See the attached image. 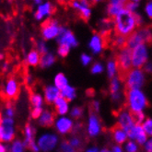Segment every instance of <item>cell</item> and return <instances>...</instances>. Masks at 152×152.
<instances>
[{
    "instance_id": "32",
    "label": "cell",
    "mask_w": 152,
    "mask_h": 152,
    "mask_svg": "<svg viewBox=\"0 0 152 152\" xmlns=\"http://www.w3.org/2000/svg\"><path fill=\"white\" fill-rule=\"evenodd\" d=\"M53 84L56 87H57L59 89H61L62 88H64L65 86L69 84V81H68V78L66 76V74H64L63 72H59V73L56 74V76L53 77Z\"/></svg>"
},
{
    "instance_id": "47",
    "label": "cell",
    "mask_w": 152,
    "mask_h": 152,
    "mask_svg": "<svg viewBox=\"0 0 152 152\" xmlns=\"http://www.w3.org/2000/svg\"><path fill=\"white\" fill-rule=\"evenodd\" d=\"M143 148H144V150L147 152H152V137H148L147 141L143 145Z\"/></svg>"
},
{
    "instance_id": "4",
    "label": "cell",
    "mask_w": 152,
    "mask_h": 152,
    "mask_svg": "<svg viewBox=\"0 0 152 152\" xmlns=\"http://www.w3.org/2000/svg\"><path fill=\"white\" fill-rule=\"evenodd\" d=\"M60 142V137L56 132H43L36 138V143L40 148V151L51 152L58 148Z\"/></svg>"
},
{
    "instance_id": "29",
    "label": "cell",
    "mask_w": 152,
    "mask_h": 152,
    "mask_svg": "<svg viewBox=\"0 0 152 152\" xmlns=\"http://www.w3.org/2000/svg\"><path fill=\"white\" fill-rule=\"evenodd\" d=\"M104 71L107 74V77H108L110 79L118 76L119 74V69H118V65L117 62L114 59H110L105 65V69Z\"/></svg>"
},
{
    "instance_id": "39",
    "label": "cell",
    "mask_w": 152,
    "mask_h": 152,
    "mask_svg": "<svg viewBox=\"0 0 152 152\" xmlns=\"http://www.w3.org/2000/svg\"><path fill=\"white\" fill-rule=\"evenodd\" d=\"M58 148L62 152H74V151H76L73 148V147L70 145V143H69L68 140L60 141L59 142V145H58Z\"/></svg>"
},
{
    "instance_id": "19",
    "label": "cell",
    "mask_w": 152,
    "mask_h": 152,
    "mask_svg": "<svg viewBox=\"0 0 152 152\" xmlns=\"http://www.w3.org/2000/svg\"><path fill=\"white\" fill-rule=\"evenodd\" d=\"M3 91L7 99H14L20 92V83L15 77H10L6 80Z\"/></svg>"
},
{
    "instance_id": "14",
    "label": "cell",
    "mask_w": 152,
    "mask_h": 152,
    "mask_svg": "<svg viewBox=\"0 0 152 152\" xmlns=\"http://www.w3.org/2000/svg\"><path fill=\"white\" fill-rule=\"evenodd\" d=\"M88 48L92 55L99 56L104 50V39L102 34L93 33L88 41Z\"/></svg>"
},
{
    "instance_id": "54",
    "label": "cell",
    "mask_w": 152,
    "mask_h": 152,
    "mask_svg": "<svg viewBox=\"0 0 152 152\" xmlns=\"http://www.w3.org/2000/svg\"><path fill=\"white\" fill-rule=\"evenodd\" d=\"M8 151V146L6 143L0 141V152H7Z\"/></svg>"
},
{
    "instance_id": "40",
    "label": "cell",
    "mask_w": 152,
    "mask_h": 152,
    "mask_svg": "<svg viewBox=\"0 0 152 152\" xmlns=\"http://www.w3.org/2000/svg\"><path fill=\"white\" fill-rule=\"evenodd\" d=\"M36 50L41 53V55H42V53H45L48 51H50L49 50V46H48L46 41H44L43 39L39 40L36 42Z\"/></svg>"
},
{
    "instance_id": "21",
    "label": "cell",
    "mask_w": 152,
    "mask_h": 152,
    "mask_svg": "<svg viewBox=\"0 0 152 152\" xmlns=\"http://www.w3.org/2000/svg\"><path fill=\"white\" fill-rule=\"evenodd\" d=\"M55 113H53V111L49 109H43L41 114L38 116V118L36 119L38 126L43 128H49L53 126V121H55Z\"/></svg>"
},
{
    "instance_id": "60",
    "label": "cell",
    "mask_w": 152,
    "mask_h": 152,
    "mask_svg": "<svg viewBox=\"0 0 152 152\" xmlns=\"http://www.w3.org/2000/svg\"><path fill=\"white\" fill-rule=\"evenodd\" d=\"M56 1L58 3H65L66 1H67V0H56Z\"/></svg>"
},
{
    "instance_id": "22",
    "label": "cell",
    "mask_w": 152,
    "mask_h": 152,
    "mask_svg": "<svg viewBox=\"0 0 152 152\" xmlns=\"http://www.w3.org/2000/svg\"><path fill=\"white\" fill-rule=\"evenodd\" d=\"M55 107V112L57 115H67L70 111V102L63 97H59L53 103Z\"/></svg>"
},
{
    "instance_id": "41",
    "label": "cell",
    "mask_w": 152,
    "mask_h": 152,
    "mask_svg": "<svg viewBox=\"0 0 152 152\" xmlns=\"http://www.w3.org/2000/svg\"><path fill=\"white\" fill-rule=\"evenodd\" d=\"M113 43H114V45L116 47H118L119 49L123 48L126 46V37H124L120 34H116V36L114 37V40H113Z\"/></svg>"
},
{
    "instance_id": "16",
    "label": "cell",
    "mask_w": 152,
    "mask_h": 152,
    "mask_svg": "<svg viewBox=\"0 0 152 152\" xmlns=\"http://www.w3.org/2000/svg\"><path fill=\"white\" fill-rule=\"evenodd\" d=\"M110 85H109V91H110V97L113 102L118 103L121 102L123 98L122 92V78L118 76H116L110 79Z\"/></svg>"
},
{
    "instance_id": "6",
    "label": "cell",
    "mask_w": 152,
    "mask_h": 152,
    "mask_svg": "<svg viewBox=\"0 0 152 152\" xmlns=\"http://www.w3.org/2000/svg\"><path fill=\"white\" fill-rule=\"evenodd\" d=\"M15 137V119L13 117H7L3 115L0 118V141L6 144H10Z\"/></svg>"
},
{
    "instance_id": "8",
    "label": "cell",
    "mask_w": 152,
    "mask_h": 152,
    "mask_svg": "<svg viewBox=\"0 0 152 152\" xmlns=\"http://www.w3.org/2000/svg\"><path fill=\"white\" fill-rule=\"evenodd\" d=\"M148 43H141L132 49V67L142 68L148 61Z\"/></svg>"
},
{
    "instance_id": "53",
    "label": "cell",
    "mask_w": 152,
    "mask_h": 152,
    "mask_svg": "<svg viewBox=\"0 0 152 152\" xmlns=\"http://www.w3.org/2000/svg\"><path fill=\"white\" fill-rule=\"evenodd\" d=\"M10 65L8 64L7 62H4V63L1 65V70L3 71V72L7 73L10 71Z\"/></svg>"
},
{
    "instance_id": "57",
    "label": "cell",
    "mask_w": 152,
    "mask_h": 152,
    "mask_svg": "<svg viewBox=\"0 0 152 152\" xmlns=\"http://www.w3.org/2000/svg\"><path fill=\"white\" fill-rule=\"evenodd\" d=\"M43 1H44V0H32V2H33L35 5H36V6L39 5V4H41V3L43 2Z\"/></svg>"
},
{
    "instance_id": "58",
    "label": "cell",
    "mask_w": 152,
    "mask_h": 152,
    "mask_svg": "<svg viewBox=\"0 0 152 152\" xmlns=\"http://www.w3.org/2000/svg\"><path fill=\"white\" fill-rule=\"evenodd\" d=\"M89 2L91 3H94V4H97V3H101V2H102L103 0H88Z\"/></svg>"
},
{
    "instance_id": "31",
    "label": "cell",
    "mask_w": 152,
    "mask_h": 152,
    "mask_svg": "<svg viewBox=\"0 0 152 152\" xmlns=\"http://www.w3.org/2000/svg\"><path fill=\"white\" fill-rule=\"evenodd\" d=\"M124 5L109 2V4L106 7V14L108 15V17L113 19V18L117 15L122 10H124Z\"/></svg>"
},
{
    "instance_id": "34",
    "label": "cell",
    "mask_w": 152,
    "mask_h": 152,
    "mask_svg": "<svg viewBox=\"0 0 152 152\" xmlns=\"http://www.w3.org/2000/svg\"><path fill=\"white\" fill-rule=\"evenodd\" d=\"M123 146H124L123 147L124 151H126V152H137V151H139V145L135 140L127 139Z\"/></svg>"
},
{
    "instance_id": "33",
    "label": "cell",
    "mask_w": 152,
    "mask_h": 152,
    "mask_svg": "<svg viewBox=\"0 0 152 152\" xmlns=\"http://www.w3.org/2000/svg\"><path fill=\"white\" fill-rule=\"evenodd\" d=\"M68 115L71 118H73L74 120H79L83 117L84 115V109L81 106H73L72 108H70Z\"/></svg>"
},
{
    "instance_id": "27",
    "label": "cell",
    "mask_w": 152,
    "mask_h": 152,
    "mask_svg": "<svg viewBox=\"0 0 152 152\" xmlns=\"http://www.w3.org/2000/svg\"><path fill=\"white\" fill-rule=\"evenodd\" d=\"M40 60H41V53L36 49L31 50L30 52L27 53V55L25 56L24 58L26 65L32 67L38 66L40 65Z\"/></svg>"
},
{
    "instance_id": "42",
    "label": "cell",
    "mask_w": 152,
    "mask_h": 152,
    "mask_svg": "<svg viewBox=\"0 0 152 152\" xmlns=\"http://www.w3.org/2000/svg\"><path fill=\"white\" fill-rule=\"evenodd\" d=\"M141 124L148 137H152V118H146Z\"/></svg>"
},
{
    "instance_id": "50",
    "label": "cell",
    "mask_w": 152,
    "mask_h": 152,
    "mask_svg": "<svg viewBox=\"0 0 152 152\" xmlns=\"http://www.w3.org/2000/svg\"><path fill=\"white\" fill-rule=\"evenodd\" d=\"M111 151L113 152H123L124 151V148L122 145H119V144H115L112 146V148L110 149Z\"/></svg>"
},
{
    "instance_id": "18",
    "label": "cell",
    "mask_w": 152,
    "mask_h": 152,
    "mask_svg": "<svg viewBox=\"0 0 152 152\" xmlns=\"http://www.w3.org/2000/svg\"><path fill=\"white\" fill-rule=\"evenodd\" d=\"M136 124L133 113L127 110H122L117 114V126L124 129L126 132Z\"/></svg>"
},
{
    "instance_id": "49",
    "label": "cell",
    "mask_w": 152,
    "mask_h": 152,
    "mask_svg": "<svg viewBox=\"0 0 152 152\" xmlns=\"http://www.w3.org/2000/svg\"><path fill=\"white\" fill-rule=\"evenodd\" d=\"M142 68L146 72V74H152V62L148 61Z\"/></svg>"
},
{
    "instance_id": "12",
    "label": "cell",
    "mask_w": 152,
    "mask_h": 152,
    "mask_svg": "<svg viewBox=\"0 0 152 152\" xmlns=\"http://www.w3.org/2000/svg\"><path fill=\"white\" fill-rule=\"evenodd\" d=\"M56 42L58 44H64V45H66L71 49L78 46V40L76 34L72 31H70L67 28H65L63 26H62V29L58 37L56 38Z\"/></svg>"
},
{
    "instance_id": "3",
    "label": "cell",
    "mask_w": 152,
    "mask_h": 152,
    "mask_svg": "<svg viewBox=\"0 0 152 152\" xmlns=\"http://www.w3.org/2000/svg\"><path fill=\"white\" fill-rule=\"evenodd\" d=\"M126 89L142 88L146 83V72L143 68L132 67L123 77Z\"/></svg>"
},
{
    "instance_id": "43",
    "label": "cell",
    "mask_w": 152,
    "mask_h": 152,
    "mask_svg": "<svg viewBox=\"0 0 152 152\" xmlns=\"http://www.w3.org/2000/svg\"><path fill=\"white\" fill-rule=\"evenodd\" d=\"M138 7H139V4L137 2L130 1V0H127V1L126 2V4H124V8L129 10L130 12H133V13L137 12Z\"/></svg>"
},
{
    "instance_id": "59",
    "label": "cell",
    "mask_w": 152,
    "mask_h": 152,
    "mask_svg": "<svg viewBox=\"0 0 152 152\" xmlns=\"http://www.w3.org/2000/svg\"><path fill=\"white\" fill-rule=\"evenodd\" d=\"M5 59V55L3 53H0V62H2Z\"/></svg>"
},
{
    "instance_id": "10",
    "label": "cell",
    "mask_w": 152,
    "mask_h": 152,
    "mask_svg": "<svg viewBox=\"0 0 152 152\" xmlns=\"http://www.w3.org/2000/svg\"><path fill=\"white\" fill-rule=\"evenodd\" d=\"M102 132V123L97 113L92 112L88 114L86 123V133L89 138H96Z\"/></svg>"
},
{
    "instance_id": "17",
    "label": "cell",
    "mask_w": 152,
    "mask_h": 152,
    "mask_svg": "<svg viewBox=\"0 0 152 152\" xmlns=\"http://www.w3.org/2000/svg\"><path fill=\"white\" fill-rule=\"evenodd\" d=\"M71 6L77 10L82 19L88 20L92 15V8H91V3L88 0H73Z\"/></svg>"
},
{
    "instance_id": "38",
    "label": "cell",
    "mask_w": 152,
    "mask_h": 152,
    "mask_svg": "<svg viewBox=\"0 0 152 152\" xmlns=\"http://www.w3.org/2000/svg\"><path fill=\"white\" fill-rule=\"evenodd\" d=\"M71 51V48L66 46V45H64V44H58V47L56 49V53L57 56L61 58H65L66 57L69 53Z\"/></svg>"
},
{
    "instance_id": "13",
    "label": "cell",
    "mask_w": 152,
    "mask_h": 152,
    "mask_svg": "<svg viewBox=\"0 0 152 152\" xmlns=\"http://www.w3.org/2000/svg\"><path fill=\"white\" fill-rule=\"evenodd\" d=\"M53 10H55V7L51 1H48V0L43 1L41 4L37 5L36 10L33 13L34 19L37 21L45 20L52 16Z\"/></svg>"
},
{
    "instance_id": "23",
    "label": "cell",
    "mask_w": 152,
    "mask_h": 152,
    "mask_svg": "<svg viewBox=\"0 0 152 152\" xmlns=\"http://www.w3.org/2000/svg\"><path fill=\"white\" fill-rule=\"evenodd\" d=\"M23 140L27 148L34 142H36V128L30 123L27 124L23 128Z\"/></svg>"
},
{
    "instance_id": "26",
    "label": "cell",
    "mask_w": 152,
    "mask_h": 152,
    "mask_svg": "<svg viewBox=\"0 0 152 152\" xmlns=\"http://www.w3.org/2000/svg\"><path fill=\"white\" fill-rule=\"evenodd\" d=\"M60 96L65 98L69 102H72L77 99V91L74 86L67 84L66 86H65L64 88H62L60 89Z\"/></svg>"
},
{
    "instance_id": "1",
    "label": "cell",
    "mask_w": 152,
    "mask_h": 152,
    "mask_svg": "<svg viewBox=\"0 0 152 152\" xmlns=\"http://www.w3.org/2000/svg\"><path fill=\"white\" fill-rule=\"evenodd\" d=\"M113 25L116 34L127 37L137 28L135 13L124 8L113 19Z\"/></svg>"
},
{
    "instance_id": "9",
    "label": "cell",
    "mask_w": 152,
    "mask_h": 152,
    "mask_svg": "<svg viewBox=\"0 0 152 152\" xmlns=\"http://www.w3.org/2000/svg\"><path fill=\"white\" fill-rule=\"evenodd\" d=\"M115 60L118 65L119 73L123 74V76L120 77L123 79L126 73L132 68V49L127 46L120 48Z\"/></svg>"
},
{
    "instance_id": "56",
    "label": "cell",
    "mask_w": 152,
    "mask_h": 152,
    "mask_svg": "<svg viewBox=\"0 0 152 152\" xmlns=\"http://www.w3.org/2000/svg\"><path fill=\"white\" fill-rule=\"evenodd\" d=\"M26 82L28 83L29 85L30 84H31L32 82H33V77H32V76L31 75H27V77H26Z\"/></svg>"
},
{
    "instance_id": "15",
    "label": "cell",
    "mask_w": 152,
    "mask_h": 152,
    "mask_svg": "<svg viewBox=\"0 0 152 152\" xmlns=\"http://www.w3.org/2000/svg\"><path fill=\"white\" fill-rule=\"evenodd\" d=\"M128 139L135 140L139 146H143L148 139V135L143 128L141 124H135L134 126L127 131Z\"/></svg>"
},
{
    "instance_id": "35",
    "label": "cell",
    "mask_w": 152,
    "mask_h": 152,
    "mask_svg": "<svg viewBox=\"0 0 152 152\" xmlns=\"http://www.w3.org/2000/svg\"><path fill=\"white\" fill-rule=\"evenodd\" d=\"M89 66H91V73L92 75H101L104 72L105 69V66L99 61L92 62Z\"/></svg>"
},
{
    "instance_id": "37",
    "label": "cell",
    "mask_w": 152,
    "mask_h": 152,
    "mask_svg": "<svg viewBox=\"0 0 152 152\" xmlns=\"http://www.w3.org/2000/svg\"><path fill=\"white\" fill-rule=\"evenodd\" d=\"M79 62L83 66H89L93 62V56L88 53H82L79 56Z\"/></svg>"
},
{
    "instance_id": "5",
    "label": "cell",
    "mask_w": 152,
    "mask_h": 152,
    "mask_svg": "<svg viewBox=\"0 0 152 152\" xmlns=\"http://www.w3.org/2000/svg\"><path fill=\"white\" fill-rule=\"evenodd\" d=\"M152 42V29L150 28H141L133 31L129 36L126 37V44L130 49H133L141 43H149Z\"/></svg>"
},
{
    "instance_id": "25",
    "label": "cell",
    "mask_w": 152,
    "mask_h": 152,
    "mask_svg": "<svg viewBox=\"0 0 152 152\" xmlns=\"http://www.w3.org/2000/svg\"><path fill=\"white\" fill-rule=\"evenodd\" d=\"M112 137H113V140L114 141V143L119 145H124L126 141L128 139V136H127V132L121 128L120 126H116L113 131H112Z\"/></svg>"
},
{
    "instance_id": "2",
    "label": "cell",
    "mask_w": 152,
    "mask_h": 152,
    "mask_svg": "<svg viewBox=\"0 0 152 152\" xmlns=\"http://www.w3.org/2000/svg\"><path fill=\"white\" fill-rule=\"evenodd\" d=\"M126 102L127 109L133 113L144 112L148 102L145 92L141 88H132L126 91Z\"/></svg>"
},
{
    "instance_id": "61",
    "label": "cell",
    "mask_w": 152,
    "mask_h": 152,
    "mask_svg": "<svg viewBox=\"0 0 152 152\" xmlns=\"http://www.w3.org/2000/svg\"><path fill=\"white\" fill-rule=\"evenodd\" d=\"M130 1H135V2H137V3H139L141 0H130Z\"/></svg>"
},
{
    "instance_id": "30",
    "label": "cell",
    "mask_w": 152,
    "mask_h": 152,
    "mask_svg": "<svg viewBox=\"0 0 152 152\" xmlns=\"http://www.w3.org/2000/svg\"><path fill=\"white\" fill-rule=\"evenodd\" d=\"M8 145V151L10 152H24L27 149L24 140L20 138H14Z\"/></svg>"
},
{
    "instance_id": "24",
    "label": "cell",
    "mask_w": 152,
    "mask_h": 152,
    "mask_svg": "<svg viewBox=\"0 0 152 152\" xmlns=\"http://www.w3.org/2000/svg\"><path fill=\"white\" fill-rule=\"evenodd\" d=\"M57 61V57L55 53L51 51H48L45 53L41 55V60H40V66L43 69H47L56 65Z\"/></svg>"
},
{
    "instance_id": "36",
    "label": "cell",
    "mask_w": 152,
    "mask_h": 152,
    "mask_svg": "<svg viewBox=\"0 0 152 152\" xmlns=\"http://www.w3.org/2000/svg\"><path fill=\"white\" fill-rule=\"evenodd\" d=\"M70 143V145L73 147V148L75 150H79V149H81L82 147H83V140L82 138L78 137L77 135H74L72 136L71 137H69L67 139Z\"/></svg>"
},
{
    "instance_id": "51",
    "label": "cell",
    "mask_w": 152,
    "mask_h": 152,
    "mask_svg": "<svg viewBox=\"0 0 152 152\" xmlns=\"http://www.w3.org/2000/svg\"><path fill=\"white\" fill-rule=\"evenodd\" d=\"M85 150H86L87 152H100V151H101V148H100L99 147H98V146L92 145V146L88 147Z\"/></svg>"
},
{
    "instance_id": "11",
    "label": "cell",
    "mask_w": 152,
    "mask_h": 152,
    "mask_svg": "<svg viewBox=\"0 0 152 152\" xmlns=\"http://www.w3.org/2000/svg\"><path fill=\"white\" fill-rule=\"evenodd\" d=\"M62 26L58 23L56 20H50L47 22H45L41 30V35L42 39L44 41L49 42L56 40L58 35L61 31Z\"/></svg>"
},
{
    "instance_id": "55",
    "label": "cell",
    "mask_w": 152,
    "mask_h": 152,
    "mask_svg": "<svg viewBox=\"0 0 152 152\" xmlns=\"http://www.w3.org/2000/svg\"><path fill=\"white\" fill-rule=\"evenodd\" d=\"M126 1H127V0H109V2H111V3L122 4V5H124Z\"/></svg>"
},
{
    "instance_id": "20",
    "label": "cell",
    "mask_w": 152,
    "mask_h": 152,
    "mask_svg": "<svg viewBox=\"0 0 152 152\" xmlns=\"http://www.w3.org/2000/svg\"><path fill=\"white\" fill-rule=\"evenodd\" d=\"M42 96L44 102L47 104H53L60 97V89L53 84H49L44 87Z\"/></svg>"
},
{
    "instance_id": "48",
    "label": "cell",
    "mask_w": 152,
    "mask_h": 152,
    "mask_svg": "<svg viewBox=\"0 0 152 152\" xmlns=\"http://www.w3.org/2000/svg\"><path fill=\"white\" fill-rule=\"evenodd\" d=\"M91 107H92V111L95 112V113H99L100 110H101V102L99 101H93L92 103H91Z\"/></svg>"
},
{
    "instance_id": "44",
    "label": "cell",
    "mask_w": 152,
    "mask_h": 152,
    "mask_svg": "<svg viewBox=\"0 0 152 152\" xmlns=\"http://www.w3.org/2000/svg\"><path fill=\"white\" fill-rule=\"evenodd\" d=\"M15 114H16V111L15 108L12 105H7L4 109L3 112V115L7 116V117H15Z\"/></svg>"
},
{
    "instance_id": "7",
    "label": "cell",
    "mask_w": 152,
    "mask_h": 152,
    "mask_svg": "<svg viewBox=\"0 0 152 152\" xmlns=\"http://www.w3.org/2000/svg\"><path fill=\"white\" fill-rule=\"evenodd\" d=\"M75 120L67 115H57L55 118L53 126L59 136H67L73 132Z\"/></svg>"
},
{
    "instance_id": "46",
    "label": "cell",
    "mask_w": 152,
    "mask_h": 152,
    "mask_svg": "<svg viewBox=\"0 0 152 152\" xmlns=\"http://www.w3.org/2000/svg\"><path fill=\"white\" fill-rule=\"evenodd\" d=\"M144 12H145L147 18H148L149 20H152V0H148L147 2L145 8H144Z\"/></svg>"
},
{
    "instance_id": "52",
    "label": "cell",
    "mask_w": 152,
    "mask_h": 152,
    "mask_svg": "<svg viewBox=\"0 0 152 152\" xmlns=\"http://www.w3.org/2000/svg\"><path fill=\"white\" fill-rule=\"evenodd\" d=\"M135 17H136V20H137V26H141L143 24V17L137 13V12H135Z\"/></svg>"
},
{
    "instance_id": "28",
    "label": "cell",
    "mask_w": 152,
    "mask_h": 152,
    "mask_svg": "<svg viewBox=\"0 0 152 152\" xmlns=\"http://www.w3.org/2000/svg\"><path fill=\"white\" fill-rule=\"evenodd\" d=\"M30 103L31 105V109H43L45 102L42 93L33 92L30 96Z\"/></svg>"
},
{
    "instance_id": "45",
    "label": "cell",
    "mask_w": 152,
    "mask_h": 152,
    "mask_svg": "<svg viewBox=\"0 0 152 152\" xmlns=\"http://www.w3.org/2000/svg\"><path fill=\"white\" fill-rule=\"evenodd\" d=\"M133 116H134V120H135V122L137 124H142L143 122H144V120L146 119V115H145L144 112L135 113H133Z\"/></svg>"
}]
</instances>
